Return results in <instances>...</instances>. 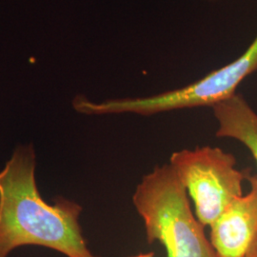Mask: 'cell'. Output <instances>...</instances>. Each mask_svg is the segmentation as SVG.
Instances as JSON below:
<instances>
[{"label":"cell","instance_id":"3","mask_svg":"<svg viewBox=\"0 0 257 257\" xmlns=\"http://www.w3.org/2000/svg\"><path fill=\"white\" fill-rule=\"evenodd\" d=\"M256 71L257 37L237 59L183 88L148 97L102 102L91 101L84 96H77L73 106L74 110L88 115L135 113L144 116L197 107L212 108L234 95L240 83Z\"/></svg>","mask_w":257,"mask_h":257},{"label":"cell","instance_id":"6","mask_svg":"<svg viewBox=\"0 0 257 257\" xmlns=\"http://www.w3.org/2000/svg\"><path fill=\"white\" fill-rule=\"evenodd\" d=\"M218 122L215 136L238 140L250 151L257 164V113L239 93L212 107Z\"/></svg>","mask_w":257,"mask_h":257},{"label":"cell","instance_id":"1","mask_svg":"<svg viewBox=\"0 0 257 257\" xmlns=\"http://www.w3.org/2000/svg\"><path fill=\"white\" fill-rule=\"evenodd\" d=\"M36 165L33 146H19L0 171V257L24 246L96 257L83 236L82 207L64 197L46 202L37 188Z\"/></svg>","mask_w":257,"mask_h":257},{"label":"cell","instance_id":"7","mask_svg":"<svg viewBox=\"0 0 257 257\" xmlns=\"http://www.w3.org/2000/svg\"><path fill=\"white\" fill-rule=\"evenodd\" d=\"M245 257H257V239L256 241L253 243L251 248H249L248 253Z\"/></svg>","mask_w":257,"mask_h":257},{"label":"cell","instance_id":"4","mask_svg":"<svg viewBox=\"0 0 257 257\" xmlns=\"http://www.w3.org/2000/svg\"><path fill=\"white\" fill-rule=\"evenodd\" d=\"M193 200L195 216L210 227L232 200L243 195L249 170L239 171L236 159L220 148L204 146L175 152L170 164Z\"/></svg>","mask_w":257,"mask_h":257},{"label":"cell","instance_id":"2","mask_svg":"<svg viewBox=\"0 0 257 257\" xmlns=\"http://www.w3.org/2000/svg\"><path fill=\"white\" fill-rule=\"evenodd\" d=\"M133 203L143 220L148 242L161 243L167 257H218L169 164L143 176Z\"/></svg>","mask_w":257,"mask_h":257},{"label":"cell","instance_id":"5","mask_svg":"<svg viewBox=\"0 0 257 257\" xmlns=\"http://www.w3.org/2000/svg\"><path fill=\"white\" fill-rule=\"evenodd\" d=\"M250 191L232 200L211 226L210 241L218 257H245L257 239V175Z\"/></svg>","mask_w":257,"mask_h":257},{"label":"cell","instance_id":"8","mask_svg":"<svg viewBox=\"0 0 257 257\" xmlns=\"http://www.w3.org/2000/svg\"><path fill=\"white\" fill-rule=\"evenodd\" d=\"M130 257H156V255H155L154 252H147V253L145 252V253H139V254H137V255Z\"/></svg>","mask_w":257,"mask_h":257}]
</instances>
